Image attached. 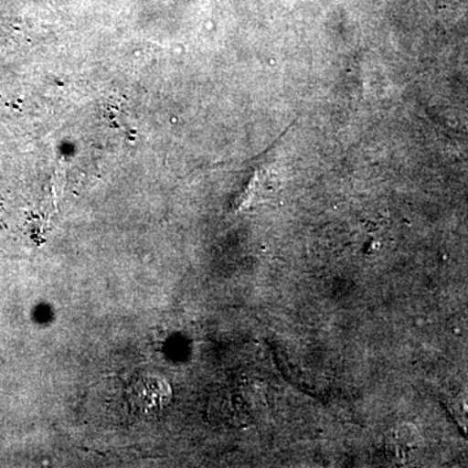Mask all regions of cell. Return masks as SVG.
<instances>
[{
	"instance_id": "cell-1",
	"label": "cell",
	"mask_w": 468,
	"mask_h": 468,
	"mask_svg": "<svg viewBox=\"0 0 468 468\" xmlns=\"http://www.w3.org/2000/svg\"><path fill=\"white\" fill-rule=\"evenodd\" d=\"M449 410L462 430L468 432V402L458 399L449 405Z\"/></svg>"
}]
</instances>
